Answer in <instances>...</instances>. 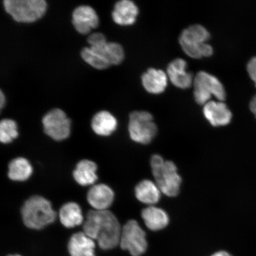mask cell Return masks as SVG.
Listing matches in <instances>:
<instances>
[{
    "instance_id": "obj_8",
    "label": "cell",
    "mask_w": 256,
    "mask_h": 256,
    "mask_svg": "<svg viewBox=\"0 0 256 256\" xmlns=\"http://www.w3.org/2000/svg\"><path fill=\"white\" fill-rule=\"evenodd\" d=\"M120 246L132 256H140L148 248L146 233L138 222L134 220H128L122 228Z\"/></svg>"
},
{
    "instance_id": "obj_5",
    "label": "cell",
    "mask_w": 256,
    "mask_h": 256,
    "mask_svg": "<svg viewBox=\"0 0 256 256\" xmlns=\"http://www.w3.org/2000/svg\"><path fill=\"white\" fill-rule=\"evenodd\" d=\"M3 6L18 23H33L42 18L47 9L44 0H4Z\"/></svg>"
},
{
    "instance_id": "obj_15",
    "label": "cell",
    "mask_w": 256,
    "mask_h": 256,
    "mask_svg": "<svg viewBox=\"0 0 256 256\" xmlns=\"http://www.w3.org/2000/svg\"><path fill=\"white\" fill-rule=\"evenodd\" d=\"M138 8L130 0H121L114 4L112 17L115 24L120 26H130L135 23Z\"/></svg>"
},
{
    "instance_id": "obj_21",
    "label": "cell",
    "mask_w": 256,
    "mask_h": 256,
    "mask_svg": "<svg viewBox=\"0 0 256 256\" xmlns=\"http://www.w3.org/2000/svg\"><path fill=\"white\" fill-rule=\"evenodd\" d=\"M161 190L156 182L144 180L136 186L135 194L136 199L143 204L154 206L161 198Z\"/></svg>"
},
{
    "instance_id": "obj_23",
    "label": "cell",
    "mask_w": 256,
    "mask_h": 256,
    "mask_svg": "<svg viewBox=\"0 0 256 256\" xmlns=\"http://www.w3.org/2000/svg\"><path fill=\"white\" fill-rule=\"evenodd\" d=\"M33 168L28 160L24 158L12 160L8 165V176L11 180L24 182L30 178Z\"/></svg>"
},
{
    "instance_id": "obj_14",
    "label": "cell",
    "mask_w": 256,
    "mask_h": 256,
    "mask_svg": "<svg viewBox=\"0 0 256 256\" xmlns=\"http://www.w3.org/2000/svg\"><path fill=\"white\" fill-rule=\"evenodd\" d=\"M186 68L187 62L183 59H175L169 64L167 75L176 87L186 89L190 87L194 83L193 76Z\"/></svg>"
},
{
    "instance_id": "obj_9",
    "label": "cell",
    "mask_w": 256,
    "mask_h": 256,
    "mask_svg": "<svg viewBox=\"0 0 256 256\" xmlns=\"http://www.w3.org/2000/svg\"><path fill=\"white\" fill-rule=\"evenodd\" d=\"M89 48L111 66L119 65L124 57V50L120 44L108 42L102 33L92 34L88 40Z\"/></svg>"
},
{
    "instance_id": "obj_10",
    "label": "cell",
    "mask_w": 256,
    "mask_h": 256,
    "mask_svg": "<svg viewBox=\"0 0 256 256\" xmlns=\"http://www.w3.org/2000/svg\"><path fill=\"white\" fill-rule=\"evenodd\" d=\"M42 121L44 132L56 142L68 138L71 133V120L60 108L48 112Z\"/></svg>"
},
{
    "instance_id": "obj_1",
    "label": "cell",
    "mask_w": 256,
    "mask_h": 256,
    "mask_svg": "<svg viewBox=\"0 0 256 256\" xmlns=\"http://www.w3.org/2000/svg\"><path fill=\"white\" fill-rule=\"evenodd\" d=\"M122 228L116 216L108 210L88 211L83 224V232L96 240L104 250H110L120 245Z\"/></svg>"
},
{
    "instance_id": "obj_27",
    "label": "cell",
    "mask_w": 256,
    "mask_h": 256,
    "mask_svg": "<svg viewBox=\"0 0 256 256\" xmlns=\"http://www.w3.org/2000/svg\"><path fill=\"white\" fill-rule=\"evenodd\" d=\"M250 110L252 114L254 115L256 118V94L252 97L249 105Z\"/></svg>"
},
{
    "instance_id": "obj_6",
    "label": "cell",
    "mask_w": 256,
    "mask_h": 256,
    "mask_svg": "<svg viewBox=\"0 0 256 256\" xmlns=\"http://www.w3.org/2000/svg\"><path fill=\"white\" fill-rule=\"evenodd\" d=\"M194 98L197 104L204 105L210 101L214 96L219 101H224L226 98V90L222 82L210 74L200 72L194 80Z\"/></svg>"
},
{
    "instance_id": "obj_22",
    "label": "cell",
    "mask_w": 256,
    "mask_h": 256,
    "mask_svg": "<svg viewBox=\"0 0 256 256\" xmlns=\"http://www.w3.org/2000/svg\"><path fill=\"white\" fill-rule=\"evenodd\" d=\"M60 223L68 228H74L83 222L82 210L79 204L76 202H68L64 204L60 208L59 212Z\"/></svg>"
},
{
    "instance_id": "obj_20",
    "label": "cell",
    "mask_w": 256,
    "mask_h": 256,
    "mask_svg": "<svg viewBox=\"0 0 256 256\" xmlns=\"http://www.w3.org/2000/svg\"><path fill=\"white\" fill-rule=\"evenodd\" d=\"M97 170L98 166L94 162L82 160L76 164L73 177L76 183L82 186L92 185L98 180Z\"/></svg>"
},
{
    "instance_id": "obj_13",
    "label": "cell",
    "mask_w": 256,
    "mask_h": 256,
    "mask_svg": "<svg viewBox=\"0 0 256 256\" xmlns=\"http://www.w3.org/2000/svg\"><path fill=\"white\" fill-rule=\"evenodd\" d=\"M113 190L104 184L92 186L87 195L88 202L94 210H108L114 200Z\"/></svg>"
},
{
    "instance_id": "obj_28",
    "label": "cell",
    "mask_w": 256,
    "mask_h": 256,
    "mask_svg": "<svg viewBox=\"0 0 256 256\" xmlns=\"http://www.w3.org/2000/svg\"><path fill=\"white\" fill-rule=\"evenodd\" d=\"M6 100L4 94H2V91H0V108L2 110L5 104Z\"/></svg>"
},
{
    "instance_id": "obj_24",
    "label": "cell",
    "mask_w": 256,
    "mask_h": 256,
    "mask_svg": "<svg viewBox=\"0 0 256 256\" xmlns=\"http://www.w3.org/2000/svg\"><path fill=\"white\" fill-rule=\"evenodd\" d=\"M18 136V126L10 119H4L0 122V140L2 144L10 143Z\"/></svg>"
},
{
    "instance_id": "obj_2",
    "label": "cell",
    "mask_w": 256,
    "mask_h": 256,
    "mask_svg": "<svg viewBox=\"0 0 256 256\" xmlns=\"http://www.w3.org/2000/svg\"><path fill=\"white\" fill-rule=\"evenodd\" d=\"M26 226L40 230L55 222L56 213L50 202L40 196H33L25 202L21 210Z\"/></svg>"
},
{
    "instance_id": "obj_7",
    "label": "cell",
    "mask_w": 256,
    "mask_h": 256,
    "mask_svg": "<svg viewBox=\"0 0 256 256\" xmlns=\"http://www.w3.org/2000/svg\"><path fill=\"white\" fill-rule=\"evenodd\" d=\"M128 131L131 140L142 144L152 142L158 132L152 115L146 111H135L130 115Z\"/></svg>"
},
{
    "instance_id": "obj_4",
    "label": "cell",
    "mask_w": 256,
    "mask_h": 256,
    "mask_svg": "<svg viewBox=\"0 0 256 256\" xmlns=\"http://www.w3.org/2000/svg\"><path fill=\"white\" fill-rule=\"evenodd\" d=\"M210 34L206 28L200 24H194L182 32L179 42L182 50L188 56L194 59L212 55V46L207 44Z\"/></svg>"
},
{
    "instance_id": "obj_11",
    "label": "cell",
    "mask_w": 256,
    "mask_h": 256,
    "mask_svg": "<svg viewBox=\"0 0 256 256\" xmlns=\"http://www.w3.org/2000/svg\"><path fill=\"white\" fill-rule=\"evenodd\" d=\"M72 23L79 34H88L92 28H97L99 18L94 8L89 6H80L72 14Z\"/></svg>"
},
{
    "instance_id": "obj_16",
    "label": "cell",
    "mask_w": 256,
    "mask_h": 256,
    "mask_svg": "<svg viewBox=\"0 0 256 256\" xmlns=\"http://www.w3.org/2000/svg\"><path fill=\"white\" fill-rule=\"evenodd\" d=\"M94 240L90 238L84 232L73 234L68 244L70 256H96Z\"/></svg>"
},
{
    "instance_id": "obj_12",
    "label": "cell",
    "mask_w": 256,
    "mask_h": 256,
    "mask_svg": "<svg viewBox=\"0 0 256 256\" xmlns=\"http://www.w3.org/2000/svg\"><path fill=\"white\" fill-rule=\"evenodd\" d=\"M204 117L213 126H227L231 122L232 114L227 106L222 101H210L204 105Z\"/></svg>"
},
{
    "instance_id": "obj_30",
    "label": "cell",
    "mask_w": 256,
    "mask_h": 256,
    "mask_svg": "<svg viewBox=\"0 0 256 256\" xmlns=\"http://www.w3.org/2000/svg\"><path fill=\"white\" fill-rule=\"evenodd\" d=\"M8 256H22L19 255V254H11V255H8Z\"/></svg>"
},
{
    "instance_id": "obj_3",
    "label": "cell",
    "mask_w": 256,
    "mask_h": 256,
    "mask_svg": "<svg viewBox=\"0 0 256 256\" xmlns=\"http://www.w3.org/2000/svg\"><path fill=\"white\" fill-rule=\"evenodd\" d=\"M151 166L156 184L162 193L168 197L178 196L180 192L182 178L174 163L164 160L161 156L155 154L152 156Z\"/></svg>"
},
{
    "instance_id": "obj_18",
    "label": "cell",
    "mask_w": 256,
    "mask_h": 256,
    "mask_svg": "<svg viewBox=\"0 0 256 256\" xmlns=\"http://www.w3.org/2000/svg\"><path fill=\"white\" fill-rule=\"evenodd\" d=\"M142 218L146 226L152 231H160L169 223V216L164 210L155 206H149L143 210Z\"/></svg>"
},
{
    "instance_id": "obj_17",
    "label": "cell",
    "mask_w": 256,
    "mask_h": 256,
    "mask_svg": "<svg viewBox=\"0 0 256 256\" xmlns=\"http://www.w3.org/2000/svg\"><path fill=\"white\" fill-rule=\"evenodd\" d=\"M168 78L167 73L162 70L150 68L142 76V84L150 94H161L167 88Z\"/></svg>"
},
{
    "instance_id": "obj_29",
    "label": "cell",
    "mask_w": 256,
    "mask_h": 256,
    "mask_svg": "<svg viewBox=\"0 0 256 256\" xmlns=\"http://www.w3.org/2000/svg\"><path fill=\"white\" fill-rule=\"evenodd\" d=\"M211 256H232V254H230L229 252H226V251H220L215 252V254H213Z\"/></svg>"
},
{
    "instance_id": "obj_19",
    "label": "cell",
    "mask_w": 256,
    "mask_h": 256,
    "mask_svg": "<svg viewBox=\"0 0 256 256\" xmlns=\"http://www.w3.org/2000/svg\"><path fill=\"white\" fill-rule=\"evenodd\" d=\"M91 126L92 130L99 136H108L113 134L118 126V122L110 112L102 110L92 117Z\"/></svg>"
},
{
    "instance_id": "obj_25",
    "label": "cell",
    "mask_w": 256,
    "mask_h": 256,
    "mask_svg": "<svg viewBox=\"0 0 256 256\" xmlns=\"http://www.w3.org/2000/svg\"><path fill=\"white\" fill-rule=\"evenodd\" d=\"M80 54L82 59L95 69L105 70L110 66V64L106 62L102 58L92 52L89 47L83 48Z\"/></svg>"
},
{
    "instance_id": "obj_26",
    "label": "cell",
    "mask_w": 256,
    "mask_h": 256,
    "mask_svg": "<svg viewBox=\"0 0 256 256\" xmlns=\"http://www.w3.org/2000/svg\"><path fill=\"white\" fill-rule=\"evenodd\" d=\"M247 70L250 78L254 81L256 88V56L252 58L247 65Z\"/></svg>"
}]
</instances>
